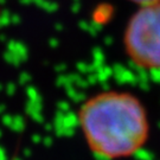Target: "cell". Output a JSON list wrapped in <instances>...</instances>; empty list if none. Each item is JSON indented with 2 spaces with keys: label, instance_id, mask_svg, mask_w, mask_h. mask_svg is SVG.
I'll list each match as a JSON object with an SVG mask.
<instances>
[{
  "label": "cell",
  "instance_id": "3957f363",
  "mask_svg": "<svg viewBox=\"0 0 160 160\" xmlns=\"http://www.w3.org/2000/svg\"><path fill=\"white\" fill-rule=\"evenodd\" d=\"M131 1L138 2V4H140V5H147V4H152V2L159 1V0H131Z\"/></svg>",
  "mask_w": 160,
  "mask_h": 160
},
{
  "label": "cell",
  "instance_id": "7a4b0ae2",
  "mask_svg": "<svg viewBox=\"0 0 160 160\" xmlns=\"http://www.w3.org/2000/svg\"><path fill=\"white\" fill-rule=\"evenodd\" d=\"M128 56L145 69H160V0L147 5L132 17L126 29Z\"/></svg>",
  "mask_w": 160,
  "mask_h": 160
},
{
  "label": "cell",
  "instance_id": "6da1fadb",
  "mask_svg": "<svg viewBox=\"0 0 160 160\" xmlns=\"http://www.w3.org/2000/svg\"><path fill=\"white\" fill-rule=\"evenodd\" d=\"M78 118L88 146L104 159L134 154L148 137L145 108L127 92H108L90 97L81 107Z\"/></svg>",
  "mask_w": 160,
  "mask_h": 160
}]
</instances>
